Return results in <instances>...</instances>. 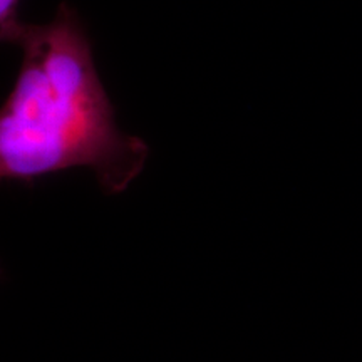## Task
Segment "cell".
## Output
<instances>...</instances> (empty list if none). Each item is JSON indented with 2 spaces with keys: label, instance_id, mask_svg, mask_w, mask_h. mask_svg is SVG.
I'll return each mask as SVG.
<instances>
[{
  "label": "cell",
  "instance_id": "1",
  "mask_svg": "<svg viewBox=\"0 0 362 362\" xmlns=\"http://www.w3.org/2000/svg\"><path fill=\"white\" fill-rule=\"evenodd\" d=\"M17 45L21 71L0 107V181L84 166L106 193L126 192L149 148L117 126L78 12L61 4L49 24H25Z\"/></svg>",
  "mask_w": 362,
  "mask_h": 362
},
{
  "label": "cell",
  "instance_id": "2",
  "mask_svg": "<svg viewBox=\"0 0 362 362\" xmlns=\"http://www.w3.org/2000/svg\"><path fill=\"white\" fill-rule=\"evenodd\" d=\"M21 0H0V42L17 44L25 24L19 19Z\"/></svg>",
  "mask_w": 362,
  "mask_h": 362
}]
</instances>
